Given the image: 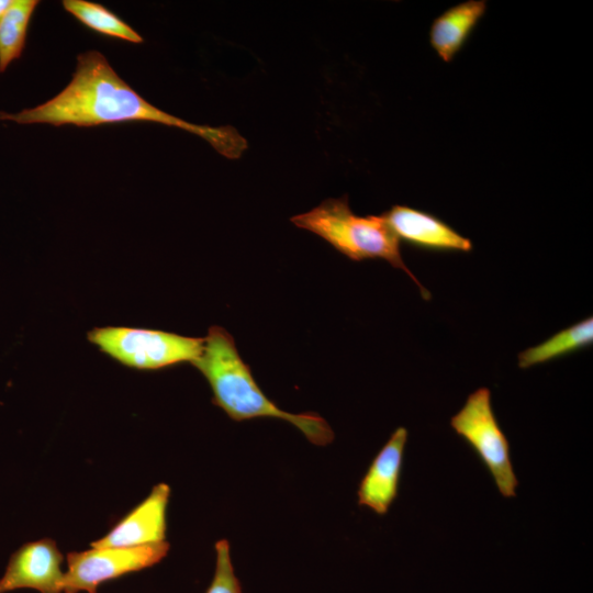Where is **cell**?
Returning a JSON list of instances; mask_svg holds the SVG:
<instances>
[{
  "label": "cell",
  "instance_id": "6da1fadb",
  "mask_svg": "<svg viewBox=\"0 0 593 593\" xmlns=\"http://www.w3.org/2000/svg\"><path fill=\"white\" fill-rule=\"evenodd\" d=\"M0 120L80 127L145 121L195 134L230 159L239 158L247 148L246 138L233 126L199 125L156 108L125 82L98 51L78 56L71 81L54 98L14 114L0 111Z\"/></svg>",
  "mask_w": 593,
  "mask_h": 593
},
{
  "label": "cell",
  "instance_id": "7a4b0ae2",
  "mask_svg": "<svg viewBox=\"0 0 593 593\" xmlns=\"http://www.w3.org/2000/svg\"><path fill=\"white\" fill-rule=\"evenodd\" d=\"M192 365L209 382L213 404L232 419L279 418L294 425L316 446H326L333 441L332 427L317 413H288L266 396L250 368L239 356L233 336L223 327L214 325L209 328L202 354Z\"/></svg>",
  "mask_w": 593,
  "mask_h": 593
},
{
  "label": "cell",
  "instance_id": "3957f363",
  "mask_svg": "<svg viewBox=\"0 0 593 593\" xmlns=\"http://www.w3.org/2000/svg\"><path fill=\"white\" fill-rule=\"evenodd\" d=\"M290 221L295 226L318 235L354 261L372 258L387 260L416 283L424 300H430V292L404 264L400 240L381 214L357 215L349 206L348 197L344 195L326 199L309 212L292 216Z\"/></svg>",
  "mask_w": 593,
  "mask_h": 593
},
{
  "label": "cell",
  "instance_id": "277c9868",
  "mask_svg": "<svg viewBox=\"0 0 593 593\" xmlns=\"http://www.w3.org/2000/svg\"><path fill=\"white\" fill-rule=\"evenodd\" d=\"M88 339L114 360L138 370L193 363L201 356L204 344V338L123 326L93 328L88 333Z\"/></svg>",
  "mask_w": 593,
  "mask_h": 593
},
{
  "label": "cell",
  "instance_id": "5b68a950",
  "mask_svg": "<svg viewBox=\"0 0 593 593\" xmlns=\"http://www.w3.org/2000/svg\"><path fill=\"white\" fill-rule=\"evenodd\" d=\"M450 426L475 452L504 497H515L518 480L511 460L510 443L494 414L491 391L481 387L470 393Z\"/></svg>",
  "mask_w": 593,
  "mask_h": 593
},
{
  "label": "cell",
  "instance_id": "8992f818",
  "mask_svg": "<svg viewBox=\"0 0 593 593\" xmlns=\"http://www.w3.org/2000/svg\"><path fill=\"white\" fill-rule=\"evenodd\" d=\"M168 550L169 544L165 540L137 547H91L90 550L69 552L64 593H97L101 583L152 567L164 559Z\"/></svg>",
  "mask_w": 593,
  "mask_h": 593
},
{
  "label": "cell",
  "instance_id": "52a82bcc",
  "mask_svg": "<svg viewBox=\"0 0 593 593\" xmlns=\"http://www.w3.org/2000/svg\"><path fill=\"white\" fill-rule=\"evenodd\" d=\"M61 562L63 555L53 539L26 542L11 555L0 579V593L18 589L63 593L65 572Z\"/></svg>",
  "mask_w": 593,
  "mask_h": 593
},
{
  "label": "cell",
  "instance_id": "ba28073f",
  "mask_svg": "<svg viewBox=\"0 0 593 593\" xmlns=\"http://www.w3.org/2000/svg\"><path fill=\"white\" fill-rule=\"evenodd\" d=\"M381 215L399 240L414 247L441 253L472 250L469 238L432 213L396 204Z\"/></svg>",
  "mask_w": 593,
  "mask_h": 593
},
{
  "label": "cell",
  "instance_id": "9c48e42d",
  "mask_svg": "<svg viewBox=\"0 0 593 593\" xmlns=\"http://www.w3.org/2000/svg\"><path fill=\"white\" fill-rule=\"evenodd\" d=\"M170 488L156 484L148 496L91 547H137L165 541Z\"/></svg>",
  "mask_w": 593,
  "mask_h": 593
},
{
  "label": "cell",
  "instance_id": "30bf717a",
  "mask_svg": "<svg viewBox=\"0 0 593 593\" xmlns=\"http://www.w3.org/2000/svg\"><path fill=\"white\" fill-rule=\"evenodd\" d=\"M407 436L405 427H398L373 458L358 486L360 506L379 515L388 513L398 496Z\"/></svg>",
  "mask_w": 593,
  "mask_h": 593
},
{
  "label": "cell",
  "instance_id": "8fae6325",
  "mask_svg": "<svg viewBox=\"0 0 593 593\" xmlns=\"http://www.w3.org/2000/svg\"><path fill=\"white\" fill-rule=\"evenodd\" d=\"M486 9L485 0H468L449 8L433 21L429 43L445 63H450L462 49Z\"/></svg>",
  "mask_w": 593,
  "mask_h": 593
},
{
  "label": "cell",
  "instance_id": "7c38bea8",
  "mask_svg": "<svg viewBox=\"0 0 593 593\" xmlns=\"http://www.w3.org/2000/svg\"><path fill=\"white\" fill-rule=\"evenodd\" d=\"M593 343V318L586 317L561 329L539 345L518 354V367L527 369L536 365L561 358Z\"/></svg>",
  "mask_w": 593,
  "mask_h": 593
},
{
  "label": "cell",
  "instance_id": "4fadbf2b",
  "mask_svg": "<svg viewBox=\"0 0 593 593\" xmlns=\"http://www.w3.org/2000/svg\"><path fill=\"white\" fill-rule=\"evenodd\" d=\"M37 0H13L0 19V72L23 53Z\"/></svg>",
  "mask_w": 593,
  "mask_h": 593
},
{
  "label": "cell",
  "instance_id": "5bb4252c",
  "mask_svg": "<svg viewBox=\"0 0 593 593\" xmlns=\"http://www.w3.org/2000/svg\"><path fill=\"white\" fill-rule=\"evenodd\" d=\"M64 9L87 27L131 43H142L143 37L122 19L102 4L87 0H64Z\"/></svg>",
  "mask_w": 593,
  "mask_h": 593
},
{
  "label": "cell",
  "instance_id": "9a60e30c",
  "mask_svg": "<svg viewBox=\"0 0 593 593\" xmlns=\"http://www.w3.org/2000/svg\"><path fill=\"white\" fill-rule=\"evenodd\" d=\"M215 571L205 593H242L240 583L232 564L230 544L221 539L215 544Z\"/></svg>",
  "mask_w": 593,
  "mask_h": 593
},
{
  "label": "cell",
  "instance_id": "2e32d148",
  "mask_svg": "<svg viewBox=\"0 0 593 593\" xmlns=\"http://www.w3.org/2000/svg\"><path fill=\"white\" fill-rule=\"evenodd\" d=\"M11 0H0V19L4 14V12L8 10V8L11 5Z\"/></svg>",
  "mask_w": 593,
  "mask_h": 593
}]
</instances>
